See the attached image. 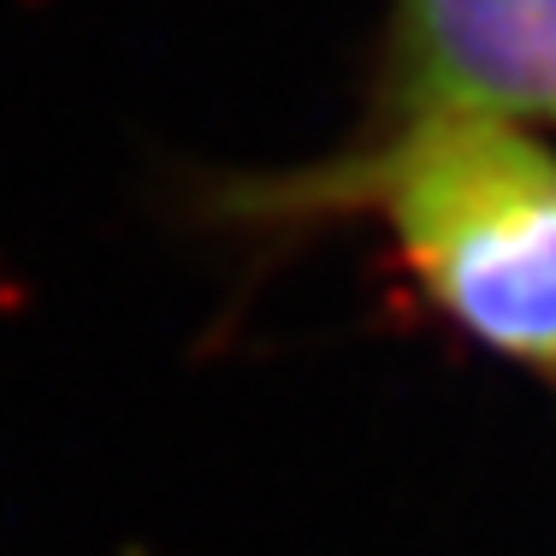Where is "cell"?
Returning a JSON list of instances; mask_svg holds the SVG:
<instances>
[{"label": "cell", "instance_id": "cell-1", "mask_svg": "<svg viewBox=\"0 0 556 556\" xmlns=\"http://www.w3.org/2000/svg\"><path fill=\"white\" fill-rule=\"evenodd\" d=\"M314 214H367L432 314L556 391V154L527 125L391 113L350 161L249 202V219Z\"/></svg>", "mask_w": 556, "mask_h": 556}, {"label": "cell", "instance_id": "cell-2", "mask_svg": "<svg viewBox=\"0 0 556 556\" xmlns=\"http://www.w3.org/2000/svg\"><path fill=\"white\" fill-rule=\"evenodd\" d=\"M391 113L556 118V0H396Z\"/></svg>", "mask_w": 556, "mask_h": 556}]
</instances>
